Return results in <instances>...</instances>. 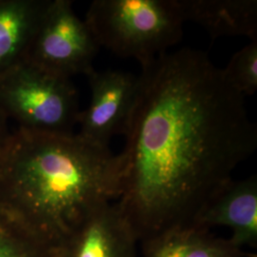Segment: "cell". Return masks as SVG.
I'll use <instances>...</instances> for the list:
<instances>
[{
	"instance_id": "6",
	"label": "cell",
	"mask_w": 257,
	"mask_h": 257,
	"mask_svg": "<svg viewBox=\"0 0 257 257\" xmlns=\"http://www.w3.org/2000/svg\"><path fill=\"white\" fill-rule=\"evenodd\" d=\"M87 76L91 99L80 111L76 135L92 144L109 147L112 138L124 136L127 131L138 99L139 75L121 70H93Z\"/></svg>"
},
{
	"instance_id": "7",
	"label": "cell",
	"mask_w": 257,
	"mask_h": 257,
	"mask_svg": "<svg viewBox=\"0 0 257 257\" xmlns=\"http://www.w3.org/2000/svg\"><path fill=\"white\" fill-rule=\"evenodd\" d=\"M193 225L208 230L228 227L232 232L229 239L235 246L256 248V175L229 180L204 206Z\"/></svg>"
},
{
	"instance_id": "11",
	"label": "cell",
	"mask_w": 257,
	"mask_h": 257,
	"mask_svg": "<svg viewBox=\"0 0 257 257\" xmlns=\"http://www.w3.org/2000/svg\"><path fill=\"white\" fill-rule=\"evenodd\" d=\"M49 0H0V74L25 60Z\"/></svg>"
},
{
	"instance_id": "4",
	"label": "cell",
	"mask_w": 257,
	"mask_h": 257,
	"mask_svg": "<svg viewBox=\"0 0 257 257\" xmlns=\"http://www.w3.org/2000/svg\"><path fill=\"white\" fill-rule=\"evenodd\" d=\"M0 111L19 128L73 135L81 110L71 79L23 60L0 74Z\"/></svg>"
},
{
	"instance_id": "9",
	"label": "cell",
	"mask_w": 257,
	"mask_h": 257,
	"mask_svg": "<svg viewBox=\"0 0 257 257\" xmlns=\"http://www.w3.org/2000/svg\"><path fill=\"white\" fill-rule=\"evenodd\" d=\"M141 243L145 257H255L193 224L163 230Z\"/></svg>"
},
{
	"instance_id": "1",
	"label": "cell",
	"mask_w": 257,
	"mask_h": 257,
	"mask_svg": "<svg viewBox=\"0 0 257 257\" xmlns=\"http://www.w3.org/2000/svg\"><path fill=\"white\" fill-rule=\"evenodd\" d=\"M120 153L116 204L138 241L192 225L257 148L245 97L207 53L182 48L141 66Z\"/></svg>"
},
{
	"instance_id": "14",
	"label": "cell",
	"mask_w": 257,
	"mask_h": 257,
	"mask_svg": "<svg viewBox=\"0 0 257 257\" xmlns=\"http://www.w3.org/2000/svg\"><path fill=\"white\" fill-rule=\"evenodd\" d=\"M11 133L8 128V120L0 111V156L5 147V144L9 138Z\"/></svg>"
},
{
	"instance_id": "10",
	"label": "cell",
	"mask_w": 257,
	"mask_h": 257,
	"mask_svg": "<svg viewBox=\"0 0 257 257\" xmlns=\"http://www.w3.org/2000/svg\"><path fill=\"white\" fill-rule=\"evenodd\" d=\"M186 22L207 30L212 39L244 36L257 39L256 0H181Z\"/></svg>"
},
{
	"instance_id": "3",
	"label": "cell",
	"mask_w": 257,
	"mask_h": 257,
	"mask_svg": "<svg viewBox=\"0 0 257 257\" xmlns=\"http://www.w3.org/2000/svg\"><path fill=\"white\" fill-rule=\"evenodd\" d=\"M85 21L98 46L141 66L178 44L186 23L181 0H94Z\"/></svg>"
},
{
	"instance_id": "5",
	"label": "cell",
	"mask_w": 257,
	"mask_h": 257,
	"mask_svg": "<svg viewBox=\"0 0 257 257\" xmlns=\"http://www.w3.org/2000/svg\"><path fill=\"white\" fill-rule=\"evenodd\" d=\"M98 46L85 19L70 0H49L31 40L25 60L71 79L94 70Z\"/></svg>"
},
{
	"instance_id": "8",
	"label": "cell",
	"mask_w": 257,
	"mask_h": 257,
	"mask_svg": "<svg viewBox=\"0 0 257 257\" xmlns=\"http://www.w3.org/2000/svg\"><path fill=\"white\" fill-rule=\"evenodd\" d=\"M138 240L116 203L93 212L58 248V257H136Z\"/></svg>"
},
{
	"instance_id": "2",
	"label": "cell",
	"mask_w": 257,
	"mask_h": 257,
	"mask_svg": "<svg viewBox=\"0 0 257 257\" xmlns=\"http://www.w3.org/2000/svg\"><path fill=\"white\" fill-rule=\"evenodd\" d=\"M121 185L119 154L76 134L18 128L0 156V211L54 248L118 199Z\"/></svg>"
},
{
	"instance_id": "13",
	"label": "cell",
	"mask_w": 257,
	"mask_h": 257,
	"mask_svg": "<svg viewBox=\"0 0 257 257\" xmlns=\"http://www.w3.org/2000/svg\"><path fill=\"white\" fill-rule=\"evenodd\" d=\"M222 71L227 81L244 97L254 94L257 90V39L250 40L232 55Z\"/></svg>"
},
{
	"instance_id": "12",
	"label": "cell",
	"mask_w": 257,
	"mask_h": 257,
	"mask_svg": "<svg viewBox=\"0 0 257 257\" xmlns=\"http://www.w3.org/2000/svg\"><path fill=\"white\" fill-rule=\"evenodd\" d=\"M0 257H58V248L37 238L0 211Z\"/></svg>"
}]
</instances>
